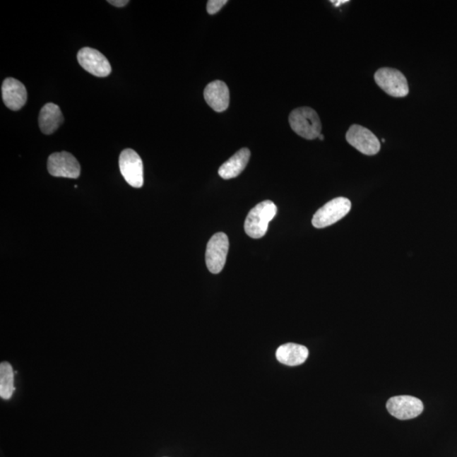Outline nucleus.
<instances>
[{"label":"nucleus","mask_w":457,"mask_h":457,"mask_svg":"<svg viewBox=\"0 0 457 457\" xmlns=\"http://www.w3.org/2000/svg\"><path fill=\"white\" fill-rule=\"evenodd\" d=\"M352 203L348 198H336L320 208L314 215L311 224L317 229L334 225L351 210Z\"/></svg>","instance_id":"3"},{"label":"nucleus","mask_w":457,"mask_h":457,"mask_svg":"<svg viewBox=\"0 0 457 457\" xmlns=\"http://www.w3.org/2000/svg\"><path fill=\"white\" fill-rule=\"evenodd\" d=\"M229 246V239L225 233H216L209 240L206 250V266L212 274H219L223 271Z\"/></svg>","instance_id":"5"},{"label":"nucleus","mask_w":457,"mask_h":457,"mask_svg":"<svg viewBox=\"0 0 457 457\" xmlns=\"http://www.w3.org/2000/svg\"><path fill=\"white\" fill-rule=\"evenodd\" d=\"M277 213L276 205L271 200L263 201L249 213L244 228L247 235L251 238L259 239L267 233L268 224Z\"/></svg>","instance_id":"2"},{"label":"nucleus","mask_w":457,"mask_h":457,"mask_svg":"<svg viewBox=\"0 0 457 457\" xmlns=\"http://www.w3.org/2000/svg\"><path fill=\"white\" fill-rule=\"evenodd\" d=\"M289 122L292 129L307 140L318 138L322 131L319 114L310 107H300L290 114Z\"/></svg>","instance_id":"1"},{"label":"nucleus","mask_w":457,"mask_h":457,"mask_svg":"<svg viewBox=\"0 0 457 457\" xmlns=\"http://www.w3.org/2000/svg\"><path fill=\"white\" fill-rule=\"evenodd\" d=\"M108 3L112 4L114 6L124 7L129 4V1L128 0H109Z\"/></svg>","instance_id":"18"},{"label":"nucleus","mask_w":457,"mask_h":457,"mask_svg":"<svg viewBox=\"0 0 457 457\" xmlns=\"http://www.w3.org/2000/svg\"><path fill=\"white\" fill-rule=\"evenodd\" d=\"M204 98L208 105L216 111L224 112L230 105V92L227 85L222 81H215L204 89Z\"/></svg>","instance_id":"12"},{"label":"nucleus","mask_w":457,"mask_h":457,"mask_svg":"<svg viewBox=\"0 0 457 457\" xmlns=\"http://www.w3.org/2000/svg\"><path fill=\"white\" fill-rule=\"evenodd\" d=\"M309 355V349L295 343L282 345L276 352L277 360L280 364L292 367L304 364Z\"/></svg>","instance_id":"13"},{"label":"nucleus","mask_w":457,"mask_h":457,"mask_svg":"<svg viewBox=\"0 0 457 457\" xmlns=\"http://www.w3.org/2000/svg\"><path fill=\"white\" fill-rule=\"evenodd\" d=\"M345 139L351 146L367 156L377 155L381 148L377 136L367 128L360 125L350 126Z\"/></svg>","instance_id":"7"},{"label":"nucleus","mask_w":457,"mask_h":457,"mask_svg":"<svg viewBox=\"0 0 457 457\" xmlns=\"http://www.w3.org/2000/svg\"><path fill=\"white\" fill-rule=\"evenodd\" d=\"M48 170L51 176L76 179L80 177L81 166L78 160L70 153H54L48 160Z\"/></svg>","instance_id":"9"},{"label":"nucleus","mask_w":457,"mask_h":457,"mask_svg":"<svg viewBox=\"0 0 457 457\" xmlns=\"http://www.w3.org/2000/svg\"><path fill=\"white\" fill-rule=\"evenodd\" d=\"M2 97L7 108L17 111L23 108L28 100L27 89L20 81L6 78L2 85Z\"/></svg>","instance_id":"11"},{"label":"nucleus","mask_w":457,"mask_h":457,"mask_svg":"<svg viewBox=\"0 0 457 457\" xmlns=\"http://www.w3.org/2000/svg\"><path fill=\"white\" fill-rule=\"evenodd\" d=\"M64 122V117L61 108L57 105L49 102L42 107L38 123L40 130L45 135L53 134Z\"/></svg>","instance_id":"15"},{"label":"nucleus","mask_w":457,"mask_h":457,"mask_svg":"<svg viewBox=\"0 0 457 457\" xmlns=\"http://www.w3.org/2000/svg\"><path fill=\"white\" fill-rule=\"evenodd\" d=\"M251 153L249 148L240 149L227 161L220 166L219 174L224 180L236 178L247 167L250 160Z\"/></svg>","instance_id":"14"},{"label":"nucleus","mask_w":457,"mask_h":457,"mask_svg":"<svg viewBox=\"0 0 457 457\" xmlns=\"http://www.w3.org/2000/svg\"><path fill=\"white\" fill-rule=\"evenodd\" d=\"M119 165L124 179L130 186H143V164L138 153L131 148L125 149L119 155Z\"/></svg>","instance_id":"6"},{"label":"nucleus","mask_w":457,"mask_h":457,"mask_svg":"<svg viewBox=\"0 0 457 457\" xmlns=\"http://www.w3.org/2000/svg\"><path fill=\"white\" fill-rule=\"evenodd\" d=\"M319 138L320 140L323 141L324 138V136L322 134H320V136H319Z\"/></svg>","instance_id":"20"},{"label":"nucleus","mask_w":457,"mask_h":457,"mask_svg":"<svg viewBox=\"0 0 457 457\" xmlns=\"http://www.w3.org/2000/svg\"><path fill=\"white\" fill-rule=\"evenodd\" d=\"M349 2L348 0H341V1H334L332 0L331 3L336 4V6H340V4H345Z\"/></svg>","instance_id":"19"},{"label":"nucleus","mask_w":457,"mask_h":457,"mask_svg":"<svg viewBox=\"0 0 457 457\" xmlns=\"http://www.w3.org/2000/svg\"><path fill=\"white\" fill-rule=\"evenodd\" d=\"M386 408L393 417L400 420H413L424 411L422 400L410 396L391 397L388 400Z\"/></svg>","instance_id":"8"},{"label":"nucleus","mask_w":457,"mask_h":457,"mask_svg":"<svg viewBox=\"0 0 457 457\" xmlns=\"http://www.w3.org/2000/svg\"><path fill=\"white\" fill-rule=\"evenodd\" d=\"M227 4V0H209L207 3V11L209 15H215L222 7Z\"/></svg>","instance_id":"17"},{"label":"nucleus","mask_w":457,"mask_h":457,"mask_svg":"<svg viewBox=\"0 0 457 457\" xmlns=\"http://www.w3.org/2000/svg\"><path fill=\"white\" fill-rule=\"evenodd\" d=\"M15 391L14 371L7 362L0 364V396L4 400L11 399Z\"/></svg>","instance_id":"16"},{"label":"nucleus","mask_w":457,"mask_h":457,"mask_svg":"<svg viewBox=\"0 0 457 457\" xmlns=\"http://www.w3.org/2000/svg\"><path fill=\"white\" fill-rule=\"evenodd\" d=\"M78 61L85 71L97 78H106L112 71L110 63L105 55L88 47L79 51Z\"/></svg>","instance_id":"10"},{"label":"nucleus","mask_w":457,"mask_h":457,"mask_svg":"<svg viewBox=\"0 0 457 457\" xmlns=\"http://www.w3.org/2000/svg\"><path fill=\"white\" fill-rule=\"evenodd\" d=\"M375 83L388 95L394 97H407L409 86L407 78L394 68H380L374 74Z\"/></svg>","instance_id":"4"}]
</instances>
